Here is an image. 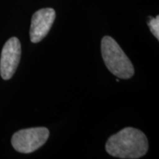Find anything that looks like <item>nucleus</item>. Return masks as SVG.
Returning a JSON list of instances; mask_svg holds the SVG:
<instances>
[{"instance_id": "obj_1", "label": "nucleus", "mask_w": 159, "mask_h": 159, "mask_svg": "<svg viewBox=\"0 0 159 159\" xmlns=\"http://www.w3.org/2000/svg\"><path fill=\"white\" fill-rule=\"evenodd\" d=\"M105 149L114 157L136 159L147 153L148 142L141 130L125 127L109 138L105 144Z\"/></svg>"}, {"instance_id": "obj_2", "label": "nucleus", "mask_w": 159, "mask_h": 159, "mask_svg": "<svg viewBox=\"0 0 159 159\" xmlns=\"http://www.w3.org/2000/svg\"><path fill=\"white\" fill-rule=\"evenodd\" d=\"M102 57L109 71L120 79H130L134 74V66L115 40L105 35L101 43Z\"/></svg>"}, {"instance_id": "obj_3", "label": "nucleus", "mask_w": 159, "mask_h": 159, "mask_svg": "<svg viewBox=\"0 0 159 159\" xmlns=\"http://www.w3.org/2000/svg\"><path fill=\"white\" fill-rule=\"evenodd\" d=\"M49 136L50 132L46 127L21 129L12 135L11 145L18 152L32 153L44 145Z\"/></svg>"}, {"instance_id": "obj_4", "label": "nucleus", "mask_w": 159, "mask_h": 159, "mask_svg": "<svg viewBox=\"0 0 159 159\" xmlns=\"http://www.w3.org/2000/svg\"><path fill=\"white\" fill-rule=\"evenodd\" d=\"M21 57V46L17 37H11L5 43L1 52L0 74L4 80H10L15 74Z\"/></svg>"}, {"instance_id": "obj_5", "label": "nucleus", "mask_w": 159, "mask_h": 159, "mask_svg": "<svg viewBox=\"0 0 159 159\" xmlns=\"http://www.w3.org/2000/svg\"><path fill=\"white\" fill-rule=\"evenodd\" d=\"M56 19V11L52 8H43L35 11L31 20L30 41L37 43L45 37L50 32Z\"/></svg>"}, {"instance_id": "obj_6", "label": "nucleus", "mask_w": 159, "mask_h": 159, "mask_svg": "<svg viewBox=\"0 0 159 159\" xmlns=\"http://www.w3.org/2000/svg\"><path fill=\"white\" fill-rule=\"evenodd\" d=\"M148 26L149 27V29L151 33L154 34V36L159 39V16H157L156 18L149 17V21H148Z\"/></svg>"}]
</instances>
